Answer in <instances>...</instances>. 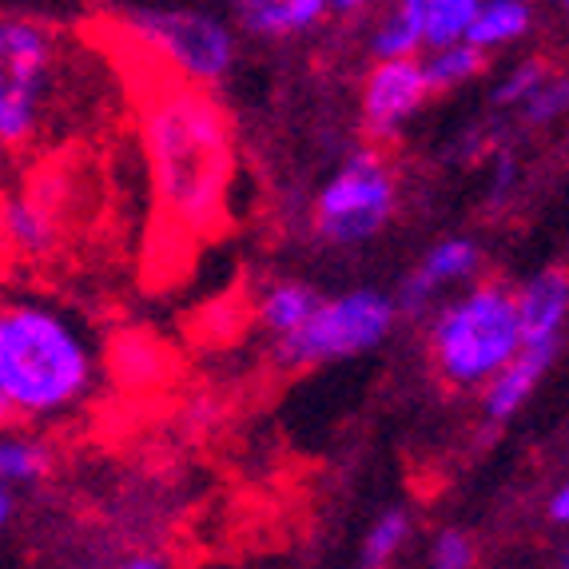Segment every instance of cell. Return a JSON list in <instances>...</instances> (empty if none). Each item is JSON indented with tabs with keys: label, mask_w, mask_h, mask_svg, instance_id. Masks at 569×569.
<instances>
[{
	"label": "cell",
	"mask_w": 569,
	"mask_h": 569,
	"mask_svg": "<svg viewBox=\"0 0 569 569\" xmlns=\"http://www.w3.org/2000/svg\"><path fill=\"white\" fill-rule=\"evenodd\" d=\"M136 128L156 219L171 236H211L228 223L239 171L228 112L211 88L171 77L143 52H136Z\"/></svg>",
	"instance_id": "1"
},
{
	"label": "cell",
	"mask_w": 569,
	"mask_h": 569,
	"mask_svg": "<svg viewBox=\"0 0 569 569\" xmlns=\"http://www.w3.org/2000/svg\"><path fill=\"white\" fill-rule=\"evenodd\" d=\"M100 387V351L77 311L0 279V402L17 422L77 415Z\"/></svg>",
	"instance_id": "2"
},
{
	"label": "cell",
	"mask_w": 569,
	"mask_h": 569,
	"mask_svg": "<svg viewBox=\"0 0 569 569\" xmlns=\"http://www.w3.org/2000/svg\"><path fill=\"white\" fill-rule=\"evenodd\" d=\"M72 44L32 17H0V152L44 148L72 100Z\"/></svg>",
	"instance_id": "3"
},
{
	"label": "cell",
	"mask_w": 569,
	"mask_h": 569,
	"mask_svg": "<svg viewBox=\"0 0 569 569\" xmlns=\"http://www.w3.org/2000/svg\"><path fill=\"white\" fill-rule=\"evenodd\" d=\"M430 362L450 390H478L518 355V307L502 279H478L430 319Z\"/></svg>",
	"instance_id": "4"
},
{
	"label": "cell",
	"mask_w": 569,
	"mask_h": 569,
	"mask_svg": "<svg viewBox=\"0 0 569 569\" xmlns=\"http://www.w3.org/2000/svg\"><path fill=\"white\" fill-rule=\"evenodd\" d=\"M120 40L163 72L211 88L236 64V37L219 17L200 9H140L123 17Z\"/></svg>",
	"instance_id": "5"
},
{
	"label": "cell",
	"mask_w": 569,
	"mask_h": 569,
	"mask_svg": "<svg viewBox=\"0 0 569 569\" xmlns=\"http://www.w3.org/2000/svg\"><path fill=\"white\" fill-rule=\"evenodd\" d=\"M395 203H399V180L390 160L379 148H359L315 196V236L327 247H359L387 228Z\"/></svg>",
	"instance_id": "6"
},
{
	"label": "cell",
	"mask_w": 569,
	"mask_h": 569,
	"mask_svg": "<svg viewBox=\"0 0 569 569\" xmlns=\"http://www.w3.org/2000/svg\"><path fill=\"white\" fill-rule=\"evenodd\" d=\"M395 299L375 287H359V291L335 295V299H319L303 327H295L291 335L276 339V355L283 367H323V362L351 359V355L375 351L395 327Z\"/></svg>",
	"instance_id": "7"
},
{
	"label": "cell",
	"mask_w": 569,
	"mask_h": 569,
	"mask_svg": "<svg viewBox=\"0 0 569 569\" xmlns=\"http://www.w3.org/2000/svg\"><path fill=\"white\" fill-rule=\"evenodd\" d=\"M430 100V80L418 57H390L362 80V128L375 140H390Z\"/></svg>",
	"instance_id": "8"
},
{
	"label": "cell",
	"mask_w": 569,
	"mask_h": 569,
	"mask_svg": "<svg viewBox=\"0 0 569 569\" xmlns=\"http://www.w3.org/2000/svg\"><path fill=\"white\" fill-rule=\"evenodd\" d=\"M513 307H518L522 347L558 351L561 331H566V311H569L566 267H546V271L526 279L522 287H513Z\"/></svg>",
	"instance_id": "9"
},
{
	"label": "cell",
	"mask_w": 569,
	"mask_h": 569,
	"mask_svg": "<svg viewBox=\"0 0 569 569\" xmlns=\"http://www.w3.org/2000/svg\"><path fill=\"white\" fill-rule=\"evenodd\" d=\"M478 267H482V251H478L475 239H442V243L430 247L427 256H422V263L407 276L395 307H402V311H410V315L427 311L438 291L475 279Z\"/></svg>",
	"instance_id": "10"
},
{
	"label": "cell",
	"mask_w": 569,
	"mask_h": 569,
	"mask_svg": "<svg viewBox=\"0 0 569 569\" xmlns=\"http://www.w3.org/2000/svg\"><path fill=\"white\" fill-rule=\"evenodd\" d=\"M553 355L558 351H546V347H518V355L482 382L486 418H490V422H506V418L518 415V410L530 402L533 390H538L541 375L550 370Z\"/></svg>",
	"instance_id": "11"
},
{
	"label": "cell",
	"mask_w": 569,
	"mask_h": 569,
	"mask_svg": "<svg viewBox=\"0 0 569 569\" xmlns=\"http://www.w3.org/2000/svg\"><path fill=\"white\" fill-rule=\"evenodd\" d=\"M231 9L247 32L279 40L295 37V32H311L319 20H327L331 4L327 0H231Z\"/></svg>",
	"instance_id": "12"
},
{
	"label": "cell",
	"mask_w": 569,
	"mask_h": 569,
	"mask_svg": "<svg viewBox=\"0 0 569 569\" xmlns=\"http://www.w3.org/2000/svg\"><path fill=\"white\" fill-rule=\"evenodd\" d=\"M533 29V0H482L466 29V40L482 52L526 40Z\"/></svg>",
	"instance_id": "13"
},
{
	"label": "cell",
	"mask_w": 569,
	"mask_h": 569,
	"mask_svg": "<svg viewBox=\"0 0 569 569\" xmlns=\"http://www.w3.org/2000/svg\"><path fill=\"white\" fill-rule=\"evenodd\" d=\"M319 299H323V295L315 291L311 283H299V279L267 283L263 299H259V323L276 335V339H283V335H291L295 327L307 323V315L319 307Z\"/></svg>",
	"instance_id": "14"
},
{
	"label": "cell",
	"mask_w": 569,
	"mask_h": 569,
	"mask_svg": "<svg viewBox=\"0 0 569 569\" xmlns=\"http://www.w3.org/2000/svg\"><path fill=\"white\" fill-rule=\"evenodd\" d=\"M486 52L475 48L470 40H455V44L430 48V57L422 60V72L430 80V92H450V88L470 84L475 77H482Z\"/></svg>",
	"instance_id": "15"
},
{
	"label": "cell",
	"mask_w": 569,
	"mask_h": 569,
	"mask_svg": "<svg viewBox=\"0 0 569 569\" xmlns=\"http://www.w3.org/2000/svg\"><path fill=\"white\" fill-rule=\"evenodd\" d=\"M478 4L482 0H427V9H422V48L466 40V29H470Z\"/></svg>",
	"instance_id": "16"
},
{
	"label": "cell",
	"mask_w": 569,
	"mask_h": 569,
	"mask_svg": "<svg viewBox=\"0 0 569 569\" xmlns=\"http://www.w3.org/2000/svg\"><path fill=\"white\" fill-rule=\"evenodd\" d=\"M407 541H410L407 510H387L379 522L370 526L367 541H362L359 561H362V566H390V561L402 553V546H407Z\"/></svg>",
	"instance_id": "17"
},
{
	"label": "cell",
	"mask_w": 569,
	"mask_h": 569,
	"mask_svg": "<svg viewBox=\"0 0 569 569\" xmlns=\"http://www.w3.org/2000/svg\"><path fill=\"white\" fill-rule=\"evenodd\" d=\"M48 470V447L32 438H0V482H37Z\"/></svg>",
	"instance_id": "18"
},
{
	"label": "cell",
	"mask_w": 569,
	"mask_h": 569,
	"mask_svg": "<svg viewBox=\"0 0 569 569\" xmlns=\"http://www.w3.org/2000/svg\"><path fill=\"white\" fill-rule=\"evenodd\" d=\"M370 48H375V57L379 60L418 57V52H422V29H418L410 17H402L399 9H390L387 17H382L379 29H375V37H370Z\"/></svg>",
	"instance_id": "19"
},
{
	"label": "cell",
	"mask_w": 569,
	"mask_h": 569,
	"mask_svg": "<svg viewBox=\"0 0 569 569\" xmlns=\"http://www.w3.org/2000/svg\"><path fill=\"white\" fill-rule=\"evenodd\" d=\"M566 100H569V92H566V80L561 77H546L538 88H533L530 96H526L522 104V116H526V123H533V128H546V123H553L561 112H566Z\"/></svg>",
	"instance_id": "20"
},
{
	"label": "cell",
	"mask_w": 569,
	"mask_h": 569,
	"mask_svg": "<svg viewBox=\"0 0 569 569\" xmlns=\"http://www.w3.org/2000/svg\"><path fill=\"white\" fill-rule=\"evenodd\" d=\"M550 72H553V68L546 64V60H538V57H533V60H522V64L513 68L510 77L502 80V84L493 88V104H502V108H518V104H522V100H526V96H530L533 88L541 84V80L550 77Z\"/></svg>",
	"instance_id": "21"
},
{
	"label": "cell",
	"mask_w": 569,
	"mask_h": 569,
	"mask_svg": "<svg viewBox=\"0 0 569 569\" xmlns=\"http://www.w3.org/2000/svg\"><path fill=\"white\" fill-rule=\"evenodd\" d=\"M478 561L475 541L466 538L462 530H442L430 541V566L438 569H470Z\"/></svg>",
	"instance_id": "22"
},
{
	"label": "cell",
	"mask_w": 569,
	"mask_h": 569,
	"mask_svg": "<svg viewBox=\"0 0 569 569\" xmlns=\"http://www.w3.org/2000/svg\"><path fill=\"white\" fill-rule=\"evenodd\" d=\"M546 513H550L553 526H566L569 522V490H566V486H558V490H553V498L546 502Z\"/></svg>",
	"instance_id": "23"
},
{
	"label": "cell",
	"mask_w": 569,
	"mask_h": 569,
	"mask_svg": "<svg viewBox=\"0 0 569 569\" xmlns=\"http://www.w3.org/2000/svg\"><path fill=\"white\" fill-rule=\"evenodd\" d=\"M331 4L335 17H359V12H367L375 0H327Z\"/></svg>",
	"instance_id": "24"
},
{
	"label": "cell",
	"mask_w": 569,
	"mask_h": 569,
	"mask_svg": "<svg viewBox=\"0 0 569 569\" xmlns=\"http://www.w3.org/2000/svg\"><path fill=\"white\" fill-rule=\"evenodd\" d=\"M9 263H12V251H9V239H4V188H0V279L9 276Z\"/></svg>",
	"instance_id": "25"
},
{
	"label": "cell",
	"mask_w": 569,
	"mask_h": 569,
	"mask_svg": "<svg viewBox=\"0 0 569 569\" xmlns=\"http://www.w3.org/2000/svg\"><path fill=\"white\" fill-rule=\"evenodd\" d=\"M12 518V493H9V486L0 482V526L9 522Z\"/></svg>",
	"instance_id": "26"
},
{
	"label": "cell",
	"mask_w": 569,
	"mask_h": 569,
	"mask_svg": "<svg viewBox=\"0 0 569 569\" xmlns=\"http://www.w3.org/2000/svg\"><path fill=\"white\" fill-rule=\"evenodd\" d=\"M0 422H9V410H4V402H0Z\"/></svg>",
	"instance_id": "27"
},
{
	"label": "cell",
	"mask_w": 569,
	"mask_h": 569,
	"mask_svg": "<svg viewBox=\"0 0 569 569\" xmlns=\"http://www.w3.org/2000/svg\"><path fill=\"white\" fill-rule=\"evenodd\" d=\"M558 4H561V0H558Z\"/></svg>",
	"instance_id": "28"
}]
</instances>
